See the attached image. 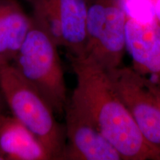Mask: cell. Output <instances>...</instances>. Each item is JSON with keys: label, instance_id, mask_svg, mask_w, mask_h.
<instances>
[{"label": "cell", "instance_id": "6da1fadb", "mask_svg": "<svg viewBox=\"0 0 160 160\" xmlns=\"http://www.w3.org/2000/svg\"><path fill=\"white\" fill-rule=\"evenodd\" d=\"M77 85L68 102L95 126L125 160H160L113 88L106 70L88 57H70Z\"/></svg>", "mask_w": 160, "mask_h": 160}, {"label": "cell", "instance_id": "7a4b0ae2", "mask_svg": "<svg viewBox=\"0 0 160 160\" xmlns=\"http://www.w3.org/2000/svg\"><path fill=\"white\" fill-rule=\"evenodd\" d=\"M0 91L12 116L37 137L52 159H62L65 128L57 122L45 98L10 63L0 66Z\"/></svg>", "mask_w": 160, "mask_h": 160}, {"label": "cell", "instance_id": "3957f363", "mask_svg": "<svg viewBox=\"0 0 160 160\" xmlns=\"http://www.w3.org/2000/svg\"><path fill=\"white\" fill-rule=\"evenodd\" d=\"M58 48L33 21L13 65L41 93L56 114H62L68 99Z\"/></svg>", "mask_w": 160, "mask_h": 160}, {"label": "cell", "instance_id": "277c9868", "mask_svg": "<svg viewBox=\"0 0 160 160\" xmlns=\"http://www.w3.org/2000/svg\"><path fill=\"white\" fill-rule=\"evenodd\" d=\"M85 54L106 71L121 66L127 17L118 0H86Z\"/></svg>", "mask_w": 160, "mask_h": 160}, {"label": "cell", "instance_id": "5b68a950", "mask_svg": "<svg viewBox=\"0 0 160 160\" xmlns=\"http://www.w3.org/2000/svg\"><path fill=\"white\" fill-rule=\"evenodd\" d=\"M107 72L144 138L160 151V85L133 67Z\"/></svg>", "mask_w": 160, "mask_h": 160}, {"label": "cell", "instance_id": "8992f818", "mask_svg": "<svg viewBox=\"0 0 160 160\" xmlns=\"http://www.w3.org/2000/svg\"><path fill=\"white\" fill-rule=\"evenodd\" d=\"M65 112L66 143L62 159H123L111 142L68 102Z\"/></svg>", "mask_w": 160, "mask_h": 160}, {"label": "cell", "instance_id": "52a82bcc", "mask_svg": "<svg viewBox=\"0 0 160 160\" xmlns=\"http://www.w3.org/2000/svg\"><path fill=\"white\" fill-rule=\"evenodd\" d=\"M126 51L133 68L160 85V25L157 21L138 22L127 19Z\"/></svg>", "mask_w": 160, "mask_h": 160}, {"label": "cell", "instance_id": "ba28073f", "mask_svg": "<svg viewBox=\"0 0 160 160\" xmlns=\"http://www.w3.org/2000/svg\"><path fill=\"white\" fill-rule=\"evenodd\" d=\"M0 151L6 160H50L37 137L13 116H0Z\"/></svg>", "mask_w": 160, "mask_h": 160}, {"label": "cell", "instance_id": "9c48e42d", "mask_svg": "<svg viewBox=\"0 0 160 160\" xmlns=\"http://www.w3.org/2000/svg\"><path fill=\"white\" fill-rule=\"evenodd\" d=\"M33 19L13 0H0V66L14 60Z\"/></svg>", "mask_w": 160, "mask_h": 160}, {"label": "cell", "instance_id": "30bf717a", "mask_svg": "<svg viewBox=\"0 0 160 160\" xmlns=\"http://www.w3.org/2000/svg\"><path fill=\"white\" fill-rule=\"evenodd\" d=\"M61 24L64 47L70 57H84L87 45L86 0H51Z\"/></svg>", "mask_w": 160, "mask_h": 160}, {"label": "cell", "instance_id": "8fae6325", "mask_svg": "<svg viewBox=\"0 0 160 160\" xmlns=\"http://www.w3.org/2000/svg\"><path fill=\"white\" fill-rule=\"evenodd\" d=\"M127 19L138 22L156 21L154 0H118Z\"/></svg>", "mask_w": 160, "mask_h": 160}, {"label": "cell", "instance_id": "7c38bea8", "mask_svg": "<svg viewBox=\"0 0 160 160\" xmlns=\"http://www.w3.org/2000/svg\"><path fill=\"white\" fill-rule=\"evenodd\" d=\"M154 13L156 21L160 25V0H154Z\"/></svg>", "mask_w": 160, "mask_h": 160}, {"label": "cell", "instance_id": "4fadbf2b", "mask_svg": "<svg viewBox=\"0 0 160 160\" xmlns=\"http://www.w3.org/2000/svg\"><path fill=\"white\" fill-rule=\"evenodd\" d=\"M2 114H3L2 112V100L0 99V116Z\"/></svg>", "mask_w": 160, "mask_h": 160}, {"label": "cell", "instance_id": "5bb4252c", "mask_svg": "<svg viewBox=\"0 0 160 160\" xmlns=\"http://www.w3.org/2000/svg\"><path fill=\"white\" fill-rule=\"evenodd\" d=\"M0 160H6L5 156L3 155V153L0 151Z\"/></svg>", "mask_w": 160, "mask_h": 160}]
</instances>
